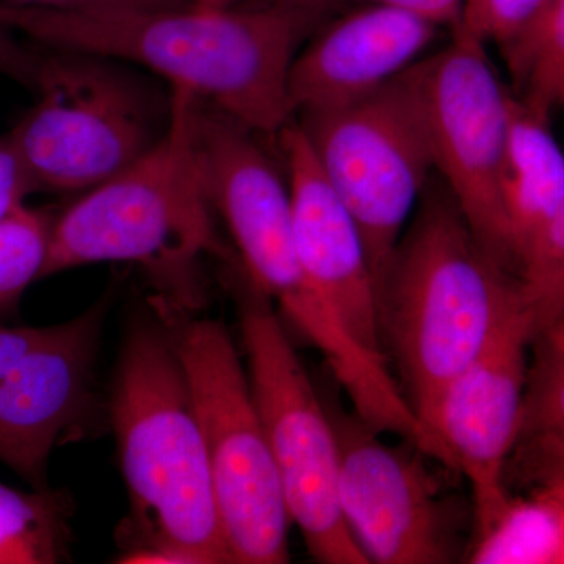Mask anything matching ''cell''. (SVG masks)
Listing matches in <instances>:
<instances>
[{"mask_svg": "<svg viewBox=\"0 0 564 564\" xmlns=\"http://www.w3.org/2000/svg\"><path fill=\"white\" fill-rule=\"evenodd\" d=\"M441 29L392 7H352L296 54L289 80L293 117L378 90L425 57Z\"/></svg>", "mask_w": 564, "mask_h": 564, "instance_id": "9a60e30c", "label": "cell"}, {"mask_svg": "<svg viewBox=\"0 0 564 564\" xmlns=\"http://www.w3.org/2000/svg\"><path fill=\"white\" fill-rule=\"evenodd\" d=\"M522 307L518 278L486 250L434 173L380 291L386 356L425 425L445 389Z\"/></svg>", "mask_w": 564, "mask_h": 564, "instance_id": "7a4b0ae2", "label": "cell"}, {"mask_svg": "<svg viewBox=\"0 0 564 564\" xmlns=\"http://www.w3.org/2000/svg\"><path fill=\"white\" fill-rule=\"evenodd\" d=\"M502 203L516 276L564 195V151L549 115L510 96L502 166Z\"/></svg>", "mask_w": 564, "mask_h": 564, "instance_id": "2e32d148", "label": "cell"}, {"mask_svg": "<svg viewBox=\"0 0 564 564\" xmlns=\"http://www.w3.org/2000/svg\"><path fill=\"white\" fill-rule=\"evenodd\" d=\"M46 50L24 43L21 35L0 22V74L35 93Z\"/></svg>", "mask_w": 564, "mask_h": 564, "instance_id": "d4e9b609", "label": "cell"}, {"mask_svg": "<svg viewBox=\"0 0 564 564\" xmlns=\"http://www.w3.org/2000/svg\"><path fill=\"white\" fill-rule=\"evenodd\" d=\"M434 173L454 196L477 239L513 273L502 166L511 93L489 61L486 44L462 28L451 43L413 65Z\"/></svg>", "mask_w": 564, "mask_h": 564, "instance_id": "30bf717a", "label": "cell"}, {"mask_svg": "<svg viewBox=\"0 0 564 564\" xmlns=\"http://www.w3.org/2000/svg\"><path fill=\"white\" fill-rule=\"evenodd\" d=\"M51 228L52 220L44 212L25 204L0 221V307L41 280Z\"/></svg>", "mask_w": 564, "mask_h": 564, "instance_id": "7402d4cb", "label": "cell"}, {"mask_svg": "<svg viewBox=\"0 0 564 564\" xmlns=\"http://www.w3.org/2000/svg\"><path fill=\"white\" fill-rule=\"evenodd\" d=\"M102 304L50 326L46 337L0 381V459L35 489L46 485L47 459L76 419L91 381Z\"/></svg>", "mask_w": 564, "mask_h": 564, "instance_id": "5bb4252c", "label": "cell"}, {"mask_svg": "<svg viewBox=\"0 0 564 564\" xmlns=\"http://www.w3.org/2000/svg\"><path fill=\"white\" fill-rule=\"evenodd\" d=\"M155 307L191 386L232 563H288L291 516L231 334L221 323L192 321L163 299Z\"/></svg>", "mask_w": 564, "mask_h": 564, "instance_id": "8992f818", "label": "cell"}, {"mask_svg": "<svg viewBox=\"0 0 564 564\" xmlns=\"http://www.w3.org/2000/svg\"><path fill=\"white\" fill-rule=\"evenodd\" d=\"M380 6L392 7L419 14L425 20L433 21L441 28H458L462 20L463 0H263L258 7H291V9H304L328 13L337 7Z\"/></svg>", "mask_w": 564, "mask_h": 564, "instance_id": "cb8c5ba5", "label": "cell"}, {"mask_svg": "<svg viewBox=\"0 0 564 564\" xmlns=\"http://www.w3.org/2000/svg\"><path fill=\"white\" fill-rule=\"evenodd\" d=\"M252 292L242 314L251 391L291 521L318 563L369 564L340 511V454L333 415L315 392L272 302L254 288Z\"/></svg>", "mask_w": 564, "mask_h": 564, "instance_id": "9c48e42d", "label": "cell"}, {"mask_svg": "<svg viewBox=\"0 0 564 564\" xmlns=\"http://www.w3.org/2000/svg\"><path fill=\"white\" fill-rule=\"evenodd\" d=\"M562 511L554 494L536 486L527 497H508L491 521L474 534L473 564H556Z\"/></svg>", "mask_w": 564, "mask_h": 564, "instance_id": "e0dca14e", "label": "cell"}, {"mask_svg": "<svg viewBox=\"0 0 564 564\" xmlns=\"http://www.w3.org/2000/svg\"><path fill=\"white\" fill-rule=\"evenodd\" d=\"M169 128L139 161L96 185L52 221L41 280L96 262H137L188 311L204 254L225 256L212 221L195 141L199 99L173 88ZM215 212V210H214Z\"/></svg>", "mask_w": 564, "mask_h": 564, "instance_id": "277c9868", "label": "cell"}, {"mask_svg": "<svg viewBox=\"0 0 564 564\" xmlns=\"http://www.w3.org/2000/svg\"><path fill=\"white\" fill-rule=\"evenodd\" d=\"M547 3L549 0H463L458 28L486 46L492 43L503 47L524 33Z\"/></svg>", "mask_w": 564, "mask_h": 564, "instance_id": "603a6c76", "label": "cell"}, {"mask_svg": "<svg viewBox=\"0 0 564 564\" xmlns=\"http://www.w3.org/2000/svg\"><path fill=\"white\" fill-rule=\"evenodd\" d=\"M234 0H193V6L199 9L215 10L232 6Z\"/></svg>", "mask_w": 564, "mask_h": 564, "instance_id": "f546056e", "label": "cell"}, {"mask_svg": "<svg viewBox=\"0 0 564 564\" xmlns=\"http://www.w3.org/2000/svg\"><path fill=\"white\" fill-rule=\"evenodd\" d=\"M533 326L525 307L511 315L488 348L445 389L430 426L469 481L475 532L507 502L508 463L521 434Z\"/></svg>", "mask_w": 564, "mask_h": 564, "instance_id": "7c38bea8", "label": "cell"}, {"mask_svg": "<svg viewBox=\"0 0 564 564\" xmlns=\"http://www.w3.org/2000/svg\"><path fill=\"white\" fill-rule=\"evenodd\" d=\"M321 11L240 7L74 13L0 3V22L55 51L143 66L248 129L280 135L295 120L289 80Z\"/></svg>", "mask_w": 564, "mask_h": 564, "instance_id": "6da1fadb", "label": "cell"}, {"mask_svg": "<svg viewBox=\"0 0 564 564\" xmlns=\"http://www.w3.org/2000/svg\"><path fill=\"white\" fill-rule=\"evenodd\" d=\"M44 50L39 101L9 139L32 192L85 193L161 140L172 98L111 58Z\"/></svg>", "mask_w": 564, "mask_h": 564, "instance_id": "52a82bcc", "label": "cell"}, {"mask_svg": "<svg viewBox=\"0 0 564 564\" xmlns=\"http://www.w3.org/2000/svg\"><path fill=\"white\" fill-rule=\"evenodd\" d=\"M521 434L514 452L538 466H564V323L533 340Z\"/></svg>", "mask_w": 564, "mask_h": 564, "instance_id": "ac0fdd59", "label": "cell"}, {"mask_svg": "<svg viewBox=\"0 0 564 564\" xmlns=\"http://www.w3.org/2000/svg\"><path fill=\"white\" fill-rule=\"evenodd\" d=\"M524 99L544 113H564V0H549L533 24L500 47Z\"/></svg>", "mask_w": 564, "mask_h": 564, "instance_id": "ffe728a7", "label": "cell"}, {"mask_svg": "<svg viewBox=\"0 0 564 564\" xmlns=\"http://www.w3.org/2000/svg\"><path fill=\"white\" fill-rule=\"evenodd\" d=\"M195 141L207 196L231 232L251 288L280 304L344 389L369 388L380 375V358L352 339L304 276L288 176L256 132L203 101L195 111Z\"/></svg>", "mask_w": 564, "mask_h": 564, "instance_id": "5b68a950", "label": "cell"}, {"mask_svg": "<svg viewBox=\"0 0 564 564\" xmlns=\"http://www.w3.org/2000/svg\"><path fill=\"white\" fill-rule=\"evenodd\" d=\"M278 139L304 276L352 339L388 361L381 336L380 291L362 234L326 181L299 122H289Z\"/></svg>", "mask_w": 564, "mask_h": 564, "instance_id": "4fadbf2b", "label": "cell"}, {"mask_svg": "<svg viewBox=\"0 0 564 564\" xmlns=\"http://www.w3.org/2000/svg\"><path fill=\"white\" fill-rule=\"evenodd\" d=\"M50 332L47 328H0V381L35 348Z\"/></svg>", "mask_w": 564, "mask_h": 564, "instance_id": "83f0119b", "label": "cell"}, {"mask_svg": "<svg viewBox=\"0 0 564 564\" xmlns=\"http://www.w3.org/2000/svg\"><path fill=\"white\" fill-rule=\"evenodd\" d=\"M263 0H234L232 6L240 7H258L261 6Z\"/></svg>", "mask_w": 564, "mask_h": 564, "instance_id": "4dcf8cb0", "label": "cell"}, {"mask_svg": "<svg viewBox=\"0 0 564 564\" xmlns=\"http://www.w3.org/2000/svg\"><path fill=\"white\" fill-rule=\"evenodd\" d=\"M182 3H187V6H192L193 0H180Z\"/></svg>", "mask_w": 564, "mask_h": 564, "instance_id": "1f68e13d", "label": "cell"}, {"mask_svg": "<svg viewBox=\"0 0 564 564\" xmlns=\"http://www.w3.org/2000/svg\"><path fill=\"white\" fill-rule=\"evenodd\" d=\"M518 281L534 339L563 325L564 195L519 265Z\"/></svg>", "mask_w": 564, "mask_h": 564, "instance_id": "44dd1931", "label": "cell"}, {"mask_svg": "<svg viewBox=\"0 0 564 564\" xmlns=\"http://www.w3.org/2000/svg\"><path fill=\"white\" fill-rule=\"evenodd\" d=\"M3 6L28 7L74 13H98V11L154 10L185 7L180 0H0Z\"/></svg>", "mask_w": 564, "mask_h": 564, "instance_id": "484cf974", "label": "cell"}, {"mask_svg": "<svg viewBox=\"0 0 564 564\" xmlns=\"http://www.w3.org/2000/svg\"><path fill=\"white\" fill-rule=\"evenodd\" d=\"M111 423L131 500L122 563H232L191 386L165 326L140 323L122 350Z\"/></svg>", "mask_w": 564, "mask_h": 564, "instance_id": "3957f363", "label": "cell"}, {"mask_svg": "<svg viewBox=\"0 0 564 564\" xmlns=\"http://www.w3.org/2000/svg\"><path fill=\"white\" fill-rule=\"evenodd\" d=\"M32 193L31 184L17 152L11 147L9 135L0 139V221L21 204L25 196Z\"/></svg>", "mask_w": 564, "mask_h": 564, "instance_id": "4316f807", "label": "cell"}, {"mask_svg": "<svg viewBox=\"0 0 564 564\" xmlns=\"http://www.w3.org/2000/svg\"><path fill=\"white\" fill-rule=\"evenodd\" d=\"M411 68L358 101L296 121L362 234L378 291L434 174Z\"/></svg>", "mask_w": 564, "mask_h": 564, "instance_id": "ba28073f", "label": "cell"}, {"mask_svg": "<svg viewBox=\"0 0 564 564\" xmlns=\"http://www.w3.org/2000/svg\"><path fill=\"white\" fill-rule=\"evenodd\" d=\"M68 544V507L61 494L0 484V564L63 562Z\"/></svg>", "mask_w": 564, "mask_h": 564, "instance_id": "d6986e66", "label": "cell"}, {"mask_svg": "<svg viewBox=\"0 0 564 564\" xmlns=\"http://www.w3.org/2000/svg\"><path fill=\"white\" fill-rule=\"evenodd\" d=\"M339 503L352 540L377 564L455 562L452 519L423 452L389 447L355 413L333 415Z\"/></svg>", "mask_w": 564, "mask_h": 564, "instance_id": "8fae6325", "label": "cell"}, {"mask_svg": "<svg viewBox=\"0 0 564 564\" xmlns=\"http://www.w3.org/2000/svg\"><path fill=\"white\" fill-rule=\"evenodd\" d=\"M533 481L536 486H545V488L551 489L552 494L555 496L556 502L560 505V511H562L563 540L556 564H564V467L534 475Z\"/></svg>", "mask_w": 564, "mask_h": 564, "instance_id": "f1b7e54d", "label": "cell"}]
</instances>
